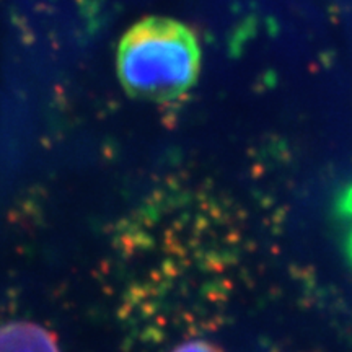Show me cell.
I'll return each instance as SVG.
<instances>
[{
    "mask_svg": "<svg viewBox=\"0 0 352 352\" xmlns=\"http://www.w3.org/2000/svg\"><path fill=\"white\" fill-rule=\"evenodd\" d=\"M0 352H59L50 329L28 321L0 327Z\"/></svg>",
    "mask_w": 352,
    "mask_h": 352,
    "instance_id": "7a4b0ae2",
    "label": "cell"
},
{
    "mask_svg": "<svg viewBox=\"0 0 352 352\" xmlns=\"http://www.w3.org/2000/svg\"><path fill=\"white\" fill-rule=\"evenodd\" d=\"M173 352H223L219 346L208 341H188L178 346Z\"/></svg>",
    "mask_w": 352,
    "mask_h": 352,
    "instance_id": "3957f363",
    "label": "cell"
},
{
    "mask_svg": "<svg viewBox=\"0 0 352 352\" xmlns=\"http://www.w3.org/2000/svg\"><path fill=\"white\" fill-rule=\"evenodd\" d=\"M201 50L186 25L148 16L124 34L118 44V77L132 95L170 100L196 82Z\"/></svg>",
    "mask_w": 352,
    "mask_h": 352,
    "instance_id": "6da1fadb",
    "label": "cell"
}]
</instances>
